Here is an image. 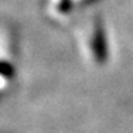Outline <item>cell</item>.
<instances>
[{"instance_id":"cell-1","label":"cell","mask_w":133,"mask_h":133,"mask_svg":"<svg viewBox=\"0 0 133 133\" xmlns=\"http://www.w3.org/2000/svg\"><path fill=\"white\" fill-rule=\"evenodd\" d=\"M95 50L98 54H101V58H105V43H103V36L102 33L96 34V44H95Z\"/></svg>"}]
</instances>
